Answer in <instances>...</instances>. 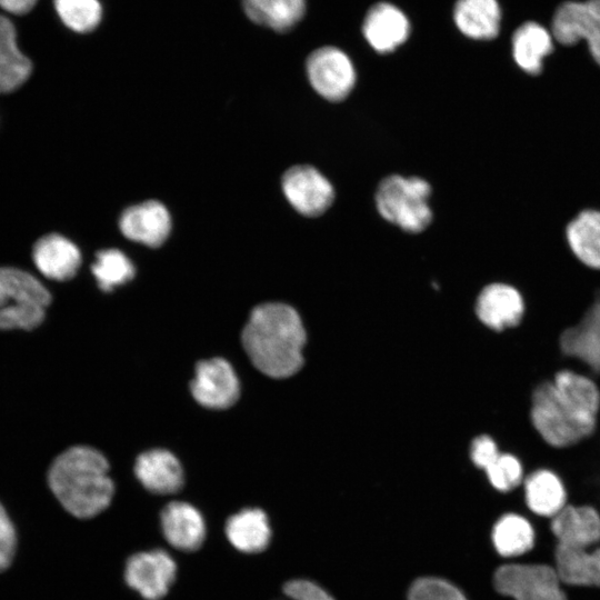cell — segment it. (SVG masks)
I'll return each mask as SVG.
<instances>
[{
  "instance_id": "cell-15",
  "label": "cell",
  "mask_w": 600,
  "mask_h": 600,
  "mask_svg": "<svg viewBox=\"0 0 600 600\" xmlns=\"http://www.w3.org/2000/svg\"><path fill=\"white\" fill-rule=\"evenodd\" d=\"M549 530L558 544L593 548L600 544V512L591 504L567 503L549 519Z\"/></svg>"
},
{
  "instance_id": "cell-32",
  "label": "cell",
  "mask_w": 600,
  "mask_h": 600,
  "mask_svg": "<svg viewBox=\"0 0 600 600\" xmlns=\"http://www.w3.org/2000/svg\"><path fill=\"white\" fill-rule=\"evenodd\" d=\"M409 600H467L450 582L434 577L416 580L409 590Z\"/></svg>"
},
{
  "instance_id": "cell-18",
  "label": "cell",
  "mask_w": 600,
  "mask_h": 600,
  "mask_svg": "<svg viewBox=\"0 0 600 600\" xmlns=\"http://www.w3.org/2000/svg\"><path fill=\"white\" fill-rule=\"evenodd\" d=\"M522 492L531 516L549 520L567 503L568 492L563 480L554 471L541 468L524 476Z\"/></svg>"
},
{
  "instance_id": "cell-25",
  "label": "cell",
  "mask_w": 600,
  "mask_h": 600,
  "mask_svg": "<svg viewBox=\"0 0 600 600\" xmlns=\"http://www.w3.org/2000/svg\"><path fill=\"white\" fill-rule=\"evenodd\" d=\"M226 534L236 549L256 553L268 547L271 530L266 513L260 509L250 508L228 519Z\"/></svg>"
},
{
  "instance_id": "cell-26",
  "label": "cell",
  "mask_w": 600,
  "mask_h": 600,
  "mask_svg": "<svg viewBox=\"0 0 600 600\" xmlns=\"http://www.w3.org/2000/svg\"><path fill=\"white\" fill-rule=\"evenodd\" d=\"M31 70V61L17 44L13 24L0 16V93L19 88L29 78Z\"/></svg>"
},
{
  "instance_id": "cell-8",
  "label": "cell",
  "mask_w": 600,
  "mask_h": 600,
  "mask_svg": "<svg viewBox=\"0 0 600 600\" xmlns=\"http://www.w3.org/2000/svg\"><path fill=\"white\" fill-rule=\"evenodd\" d=\"M310 84L322 98L338 102L349 96L356 83V71L349 57L334 47H322L307 59Z\"/></svg>"
},
{
  "instance_id": "cell-35",
  "label": "cell",
  "mask_w": 600,
  "mask_h": 600,
  "mask_svg": "<svg viewBox=\"0 0 600 600\" xmlns=\"http://www.w3.org/2000/svg\"><path fill=\"white\" fill-rule=\"evenodd\" d=\"M284 593L293 600H334L318 584L308 580H292L284 584Z\"/></svg>"
},
{
  "instance_id": "cell-17",
  "label": "cell",
  "mask_w": 600,
  "mask_h": 600,
  "mask_svg": "<svg viewBox=\"0 0 600 600\" xmlns=\"http://www.w3.org/2000/svg\"><path fill=\"white\" fill-rule=\"evenodd\" d=\"M32 259L48 279L66 281L76 276L81 264L79 248L60 233L41 237L33 246Z\"/></svg>"
},
{
  "instance_id": "cell-2",
  "label": "cell",
  "mask_w": 600,
  "mask_h": 600,
  "mask_svg": "<svg viewBox=\"0 0 600 600\" xmlns=\"http://www.w3.org/2000/svg\"><path fill=\"white\" fill-rule=\"evenodd\" d=\"M304 342L298 312L280 302L256 307L242 331V344L251 362L271 378H287L301 368Z\"/></svg>"
},
{
  "instance_id": "cell-19",
  "label": "cell",
  "mask_w": 600,
  "mask_h": 600,
  "mask_svg": "<svg viewBox=\"0 0 600 600\" xmlns=\"http://www.w3.org/2000/svg\"><path fill=\"white\" fill-rule=\"evenodd\" d=\"M491 541L499 557L523 561L536 547V527L527 516L508 511L493 523Z\"/></svg>"
},
{
  "instance_id": "cell-36",
  "label": "cell",
  "mask_w": 600,
  "mask_h": 600,
  "mask_svg": "<svg viewBox=\"0 0 600 600\" xmlns=\"http://www.w3.org/2000/svg\"><path fill=\"white\" fill-rule=\"evenodd\" d=\"M38 0H0V7L13 14H24L29 12Z\"/></svg>"
},
{
  "instance_id": "cell-20",
  "label": "cell",
  "mask_w": 600,
  "mask_h": 600,
  "mask_svg": "<svg viewBox=\"0 0 600 600\" xmlns=\"http://www.w3.org/2000/svg\"><path fill=\"white\" fill-rule=\"evenodd\" d=\"M409 21L396 6L380 2L370 8L362 31L370 46L387 53L402 44L409 34Z\"/></svg>"
},
{
  "instance_id": "cell-29",
  "label": "cell",
  "mask_w": 600,
  "mask_h": 600,
  "mask_svg": "<svg viewBox=\"0 0 600 600\" xmlns=\"http://www.w3.org/2000/svg\"><path fill=\"white\" fill-rule=\"evenodd\" d=\"M91 272L99 288L109 292L129 282L134 277L136 269L124 252L109 248L97 252Z\"/></svg>"
},
{
  "instance_id": "cell-28",
  "label": "cell",
  "mask_w": 600,
  "mask_h": 600,
  "mask_svg": "<svg viewBox=\"0 0 600 600\" xmlns=\"http://www.w3.org/2000/svg\"><path fill=\"white\" fill-rule=\"evenodd\" d=\"M247 16L278 32L288 31L303 17L304 0H242Z\"/></svg>"
},
{
  "instance_id": "cell-24",
  "label": "cell",
  "mask_w": 600,
  "mask_h": 600,
  "mask_svg": "<svg viewBox=\"0 0 600 600\" xmlns=\"http://www.w3.org/2000/svg\"><path fill=\"white\" fill-rule=\"evenodd\" d=\"M566 236L577 260L590 270L600 271V211H581L567 226Z\"/></svg>"
},
{
  "instance_id": "cell-34",
  "label": "cell",
  "mask_w": 600,
  "mask_h": 600,
  "mask_svg": "<svg viewBox=\"0 0 600 600\" xmlns=\"http://www.w3.org/2000/svg\"><path fill=\"white\" fill-rule=\"evenodd\" d=\"M16 530L6 509L0 503V572L7 569L16 551Z\"/></svg>"
},
{
  "instance_id": "cell-21",
  "label": "cell",
  "mask_w": 600,
  "mask_h": 600,
  "mask_svg": "<svg viewBox=\"0 0 600 600\" xmlns=\"http://www.w3.org/2000/svg\"><path fill=\"white\" fill-rule=\"evenodd\" d=\"M134 471L141 484L152 493L171 494L183 484L179 460L168 450L153 449L137 458Z\"/></svg>"
},
{
  "instance_id": "cell-12",
  "label": "cell",
  "mask_w": 600,
  "mask_h": 600,
  "mask_svg": "<svg viewBox=\"0 0 600 600\" xmlns=\"http://www.w3.org/2000/svg\"><path fill=\"white\" fill-rule=\"evenodd\" d=\"M176 572V563L166 551H143L128 559L124 579L144 599L160 600L169 591Z\"/></svg>"
},
{
  "instance_id": "cell-23",
  "label": "cell",
  "mask_w": 600,
  "mask_h": 600,
  "mask_svg": "<svg viewBox=\"0 0 600 600\" xmlns=\"http://www.w3.org/2000/svg\"><path fill=\"white\" fill-rule=\"evenodd\" d=\"M453 18L467 37L489 40L499 33L501 10L497 0H458Z\"/></svg>"
},
{
  "instance_id": "cell-31",
  "label": "cell",
  "mask_w": 600,
  "mask_h": 600,
  "mask_svg": "<svg viewBox=\"0 0 600 600\" xmlns=\"http://www.w3.org/2000/svg\"><path fill=\"white\" fill-rule=\"evenodd\" d=\"M489 484L499 493H510L522 486L524 469L513 453L501 451L498 458L484 470Z\"/></svg>"
},
{
  "instance_id": "cell-22",
  "label": "cell",
  "mask_w": 600,
  "mask_h": 600,
  "mask_svg": "<svg viewBox=\"0 0 600 600\" xmlns=\"http://www.w3.org/2000/svg\"><path fill=\"white\" fill-rule=\"evenodd\" d=\"M161 528L167 541L183 551L199 549L206 538L201 513L187 502L169 503L161 512Z\"/></svg>"
},
{
  "instance_id": "cell-7",
  "label": "cell",
  "mask_w": 600,
  "mask_h": 600,
  "mask_svg": "<svg viewBox=\"0 0 600 600\" xmlns=\"http://www.w3.org/2000/svg\"><path fill=\"white\" fill-rule=\"evenodd\" d=\"M560 349L569 370L600 378V299L574 326L564 330L560 337Z\"/></svg>"
},
{
  "instance_id": "cell-11",
  "label": "cell",
  "mask_w": 600,
  "mask_h": 600,
  "mask_svg": "<svg viewBox=\"0 0 600 600\" xmlns=\"http://www.w3.org/2000/svg\"><path fill=\"white\" fill-rule=\"evenodd\" d=\"M474 312L479 321L493 332H503L520 324L526 302L520 290L508 282H491L479 292Z\"/></svg>"
},
{
  "instance_id": "cell-4",
  "label": "cell",
  "mask_w": 600,
  "mask_h": 600,
  "mask_svg": "<svg viewBox=\"0 0 600 600\" xmlns=\"http://www.w3.org/2000/svg\"><path fill=\"white\" fill-rule=\"evenodd\" d=\"M50 302V292L33 274L14 267H0V330L39 327Z\"/></svg>"
},
{
  "instance_id": "cell-3",
  "label": "cell",
  "mask_w": 600,
  "mask_h": 600,
  "mask_svg": "<svg viewBox=\"0 0 600 600\" xmlns=\"http://www.w3.org/2000/svg\"><path fill=\"white\" fill-rule=\"evenodd\" d=\"M109 464L96 449L78 446L67 449L52 462L49 486L62 507L78 518H91L111 502L114 487Z\"/></svg>"
},
{
  "instance_id": "cell-33",
  "label": "cell",
  "mask_w": 600,
  "mask_h": 600,
  "mask_svg": "<svg viewBox=\"0 0 600 600\" xmlns=\"http://www.w3.org/2000/svg\"><path fill=\"white\" fill-rule=\"evenodd\" d=\"M501 453L498 442L488 433L477 436L470 446V459L473 464L486 470Z\"/></svg>"
},
{
  "instance_id": "cell-1",
  "label": "cell",
  "mask_w": 600,
  "mask_h": 600,
  "mask_svg": "<svg viewBox=\"0 0 600 600\" xmlns=\"http://www.w3.org/2000/svg\"><path fill=\"white\" fill-rule=\"evenodd\" d=\"M600 411L594 379L573 370L558 371L531 396L530 418L540 437L553 448H569L593 434Z\"/></svg>"
},
{
  "instance_id": "cell-6",
  "label": "cell",
  "mask_w": 600,
  "mask_h": 600,
  "mask_svg": "<svg viewBox=\"0 0 600 600\" xmlns=\"http://www.w3.org/2000/svg\"><path fill=\"white\" fill-rule=\"evenodd\" d=\"M492 587L510 600H569L554 567L544 562L502 563L493 571Z\"/></svg>"
},
{
  "instance_id": "cell-27",
  "label": "cell",
  "mask_w": 600,
  "mask_h": 600,
  "mask_svg": "<svg viewBox=\"0 0 600 600\" xmlns=\"http://www.w3.org/2000/svg\"><path fill=\"white\" fill-rule=\"evenodd\" d=\"M552 50L551 34L537 22H526L513 33V59L527 73L539 74L543 58Z\"/></svg>"
},
{
  "instance_id": "cell-13",
  "label": "cell",
  "mask_w": 600,
  "mask_h": 600,
  "mask_svg": "<svg viewBox=\"0 0 600 600\" xmlns=\"http://www.w3.org/2000/svg\"><path fill=\"white\" fill-rule=\"evenodd\" d=\"M194 399L210 409H226L239 398L240 386L233 368L221 358L200 361L191 381Z\"/></svg>"
},
{
  "instance_id": "cell-10",
  "label": "cell",
  "mask_w": 600,
  "mask_h": 600,
  "mask_svg": "<svg viewBox=\"0 0 600 600\" xmlns=\"http://www.w3.org/2000/svg\"><path fill=\"white\" fill-rule=\"evenodd\" d=\"M551 31L561 44L586 40L592 58L600 66V0L562 3L553 14Z\"/></svg>"
},
{
  "instance_id": "cell-5",
  "label": "cell",
  "mask_w": 600,
  "mask_h": 600,
  "mask_svg": "<svg viewBox=\"0 0 600 600\" xmlns=\"http://www.w3.org/2000/svg\"><path fill=\"white\" fill-rule=\"evenodd\" d=\"M431 186L420 177L391 174L378 186L376 204L380 216L403 231L418 233L432 220Z\"/></svg>"
},
{
  "instance_id": "cell-9",
  "label": "cell",
  "mask_w": 600,
  "mask_h": 600,
  "mask_svg": "<svg viewBox=\"0 0 600 600\" xmlns=\"http://www.w3.org/2000/svg\"><path fill=\"white\" fill-rule=\"evenodd\" d=\"M283 194L291 207L306 217L324 213L334 200V188L317 168L297 164L281 178Z\"/></svg>"
},
{
  "instance_id": "cell-14",
  "label": "cell",
  "mask_w": 600,
  "mask_h": 600,
  "mask_svg": "<svg viewBox=\"0 0 600 600\" xmlns=\"http://www.w3.org/2000/svg\"><path fill=\"white\" fill-rule=\"evenodd\" d=\"M171 216L158 200H147L126 208L119 218V229L128 239L147 247L158 248L171 232Z\"/></svg>"
},
{
  "instance_id": "cell-30",
  "label": "cell",
  "mask_w": 600,
  "mask_h": 600,
  "mask_svg": "<svg viewBox=\"0 0 600 600\" xmlns=\"http://www.w3.org/2000/svg\"><path fill=\"white\" fill-rule=\"evenodd\" d=\"M53 4L61 21L76 32L92 31L102 17L98 0H53Z\"/></svg>"
},
{
  "instance_id": "cell-16",
  "label": "cell",
  "mask_w": 600,
  "mask_h": 600,
  "mask_svg": "<svg viewBox=\"0 0 600 600\" xmlns=\"http://www.w3.org/2000/svg\"><path fill=\"white\" fill-rule=\"evenodd\" d=\"M552 566L566 588L600 589V544L576 548L557 543Z\"/></svg>"
}]
</instances>
